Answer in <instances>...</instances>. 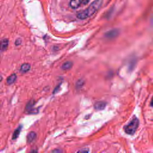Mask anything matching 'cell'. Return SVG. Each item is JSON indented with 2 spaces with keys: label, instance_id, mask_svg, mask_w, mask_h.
<instances>
[{
  "label": "cell",
  "instance_id": "obj_1",
  "mask_svg": "<svg viewBox=\"0 0 153 153\" xmlns=\"http://www.w3.org/2000/svg\"><path fill=\"white\" fill-rule=\"evenodd\" d=\"M102 3V1H99V0L93 1L86 9L76 14V17L82 20L89 18L98 11V9L101 7Z\"/></svg>",
  "mask_w": 153,
  "mask_h": 153
},
{
  "label": "cell",
  "instance_id": "obj_2",
  "mask_svg": "<svg viewBox=\"0 0 153 153\" xmlns=\"http://www.w3.org/2000/svg\"><path fill=\"white\" fill-rule=\"evenodd\" d=\"M139 121L138 119L136 117H133V118H132L130 123L127 125L125 126L124 127V130H125L126 133L128 135H133L139 126Z\"/></svg>",
  "mask_w": 153,
  "mask_h": 153
},
{
  "label": "cell",
  "instance_id": "obj_3",
  "mask_svg": "<svg viewBox=\"0 0 153 153\" xmlns=\"http://www.w3.org/2000/svg\"><path fill=\"white\" fill-rule=\"evenodd\" d=\"M81 6H83V1L80 0H75V1H71L69 3V6L73 9L78 8Z\"/></svg>",
  "mask_w": 153,
  "mask_h": 153
},
{
  "label": "cell",
  "instance_id": "obj_4",
  "mask_svg": "<svg viewBox=\"0 0 153 153\" xmlns=\"http://www.w3.org/2000/svg\"><path fill=\"white\" fill-rule=\"evenodd\" d=\"M118 35V30L117 29H113L105 33V36L108 38H114Z\"/></svg>",
  "mask_w": 153,
  "mask_h": 153
},
{
  "label": "cell",
  "instance_id": "obj_5",
  "mask_svg": "<svg viewBox=\"0 0 153 153\" xmlns=\"http://www.w3.org/2000/svg\"><path fill=\"white\" fill-rule=\"evenodd\" d=\"M37 137V134L34 132H30L27 136V141L28 143H31L35 140V139Z\"/></svg>",
  "mask_w": 153,
  "mask_h": 153
},
{
  "label": "cell",
  "instance_id": "obj_6",
  "mask_svg": "<svg viewBox=\"0 0 153 153\" xmlns=\"http://www.w3.org/2000/svg\"><path fill=\"white\" fill-rule=\"evenodd\" d=\"M30 64H27V63H25V64H23L21 65L20 68V71L22 73H26L30 70Z\"/></svg>",
  "mask_w": 153,
  "mask_h": 153
},
{
  "label": "cell",
  "instance_id": "obj_7",
  "mask_svg": "<svg viewBox=\"0 0 153 153\" xmlns=\"http://www.w3.org/2000/svg\"><path fill=\"white\" fill-rule=\"evenodd\" d=\"M16 79H17L16 74H11V75L8 76L7 79V84L8 85L12 84L15 82V81H16Z\"/></svg>",
  "mask_w": 153,
  "mask_h": 153
},
{
  "label": "cell",
  "instance_id": "obj_8",
  "mask_svg": "<svg viewBox=\"0 0 153 153\" xmlns=\"http://www.w3.org/2000/svg\"><path fill=\"white\" fill-rule=\"evenodd\" d=\"M106 106V103L104 102H98L95 104V108L97 110H102Z\"/></svg>",
  "mask_w": 153,
  "mask_h": 153
},
{
  "label": "cell",
  "instance_id": "obj_9",
  "mask_svg": "<svg viewBox=\"0 0 153 153\" xmlns=\"http://www.w3.org/2000/svg\"><path fill=\"white\" fill-rule=\"evenodd\" d=\"M72 65H73V64L72 62H70V61H67V62H65L64 64L62 65L61 68H62L63 70L67 71V70H68V69H71V68H72Z\"/></svg>",
  "mask_w": 153,
  "mask_h": 153
},
{
  "label": "cell",
  "instance_id": "obj_10",
  "mask_svg": "<svg viewBox=\"0 0 153 153\" xmlns=\"http://www.w3.org/2000/svg\"><path fill=\"white\" fill-rule=\"evenodd\" d=\"M8 45V40L7 39L4 38L1 41V51L6 50L7 48Z\"/></svg>",
  "mask_w": 153,
  "mask_h": 153
},
{
  "label": "cell",
  "instance_id": "obj_11",
  "mask_svg": "<svg viewBox=\"0 0 153 153\" xmlns=\"http://www.w3.org/2000/svg\"><path fill=\"white\" fill-rule=\"evenodd\" d=\"M22 126H19L18 128L14 130V133L13 134V137H12L13 139H16L18 138L19 135V134L20 133V131L22 130Z\"/></svg>",
  "mask_w": 153,
  "mask_h": 153
},
{
  "label": "cell",
  "instance_id": "obj_12",
  "mask_svg": "<svg viewBox=\"0 0 153 153\" xmlns=\"http://www.w3.org/2000/svg\"><path fill=\"white\" fill-rule=\"evenodd\" d=\"M34 102L33 101H30L29 102L28 104H27L26 109L27 110H28V111H30V109L34 106Z\"/></svg>",
  "mask_w": 153,
  "mask_h": 153
},
{
  "label": "cell",
  "instance_id": "obj_13",
  "mask_svg": "<svg viewBox=\"0 0 153 153\" xmlns=\"http://www.w3.org/2000/svg\"><path fill=\"white\" fill-rule=\"evenodd\" d=\"M52 153H63L62 151L59 149H54L52 151Z\"/></svg>",
  "mask_w": 153,
  "mask_h": 153
},
{
  "label": "cell",
  "instance_id": "obj_14",
  "mask_svg": "<svg viewBox=\"0 0 153 153\" xmlns=\"http://www.w3.org/2000/svg\"><path fill=\"white\" fill-rule=\"evenodd\" d=\"M76 153H89V151L87 149H82V150L79 151Z\"/></svg>",
  "mask_w": 153,
  "mask_h": 153
},
{
  "label": "cell",
  "instance_id": "obj_15",
  "mask_svg": "<svg viewBox=\"0 0 153 153\" xmlns=\"http://www.w3.org/2000/svg\"><path fill=\"white\" fill-rule=\"evenodd\" d=\"M15 43H16V45H20V43H21V40H20V39H18V40H16V42H15Z\"/></svg>",
  "mask_w": 153,
  "mask_h": 153
},
{
  "label": "cell",
  "instance_id": "obj_16",
  "mask_svg": "<svg viewBox=\"0 0 153 153\" xmlns=\"http://www.w3.org/2000/svg\"><path fill=\"white\" fill-rule=\"evenodd\" d=\"M150 105H151V106H152V107H153V97L152 98V99H151Z\"/></svg>",
  "mask_w": 153,
  "mask_h": 153
},
{
  "label": "cell",
  "instance_id": "obj_17",
  "mask_svg": "<svg viewBox=\"0 0 153 153\" xmlns=\"http://www.w3.org/2000/svg\"><path fill=\"white\" fill-rule=\"evenodd\" d=\"M30 153H37V151L36 150H32Z\"/></svg>",
  "mask_w": 153,
  "mask_h": 153
}]
</instances>
